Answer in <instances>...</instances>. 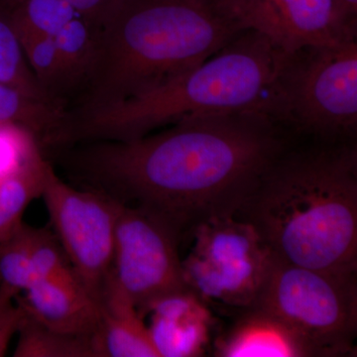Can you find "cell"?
Returning a JSON list of instances; mask_svg holds the SVG:
<instances>
[{
    "mask_svg": "<svg viewBox=\"0 0 357 357\" xmlns=\"http://www.w3.org/2000/svg\"><path fill=\"white\" fill-rule=\"evenodd\" d=\"M0 126H2V124H1V123H0Z\"/></svg>",
    "mask_w": 357,
    "mask_h": 357,
    "instance_id": "28",
    "label": "cell"
},
{
    "mask_svg": "<svg viewBox=\"0 0 357 357\" xmlns=\"http://www.w3.org/2000/svg\"><path fill=\"white\" fill-rule=\"evenodd\" d=\"M260 112L292 140L357 141V40L285 53Z\"/></svg>",
    "mask_w": 357,
    "mask_h": 357,
    "instance_id": "5",
    "label": "cell"
},
{
    "mask_svg": "<svg viewBox=\"0 0 357 357\" xmlns=\"http://www.w3.org/2000/svg\"><path fill=\"white\" fill-rule=\"evenodd\" d=\"M100 29L77 16L54 36L57 46L66 96L79 93L88 79L98 50Z\"/></svg>",
    "mask_w": 357,
    "mask_h": 357,
    "instance_id": "16",
    "label": "cell"
},
{
    "mask_svg": "<svg viewBox=\"0 0 357 357\" xmlns=\"http://www.w3.org/2000/svg\"><path fill=\"white\" fill-rule=\"evenodd\" d=\"M16 33L55 36L70 20L81 16L65 0H6Z\"/></svg>",
    "mask_w": 357,
    "mask_h": 357,
    "instance_id": "21",
    "label": "cell"
},
{
    "mask_svg": "<svg viewBox=\"0 0 357 357\" xmlns=\"http://www.w3.org/2000/svg\"><path fill=\"white\" fill-rule=\"evenodd\" d=\"M69 121L67 107L37 100L0 83V123L25 128L42 144L59 145Z\"/></svg>",
    "mask_w": 357,
    "mask_h": 357,
    "instance_id": "15",
    "label": "cell"
},
{
    "mask_svg": "<svg viewBox=\"0 0 357 357\" xmlns=\"http://www.w3.org/2000/svg\"><path fill=\"white\" fill-rule=\"evenodd\" d=\"M241 31L211 0H121L100 29L95 63L70 110L149 93L208 60Z\"/></svg>",
    "mask_w": 357,
    "mask_h": 357,
    "instance_id": "3",
    "label": "cell"
},
{
    "mask_svg": "<svg viewBox=\"0 0 357 357\" xmlns=\"http://www.w3.org/2000/svg\"><path fill=\"white\" fill-rule=\"evenodd\" d=\"M236 215L282 261L357 274V141H289Z\"/></svg>",
    "mask_w": 357,
    "mask_h": 357,
    "instance_id": "2",
    "label": "cell"
},
{
    "mask_svg": "<svg viewBox=\"0 0 357 357\" xmlns=\"http://www.w3.org/2000/svg\"><path fill=\"white\" fill-rule=\"evenodd\" d=\"M31 260L36 278L83 286L57 237L48 230L33 227Z\"/></svg>",
    "mask_w": 357,
    "mask_h": 357,
    "instance_id": "23",
    "label": "cell"
},
{
    "mask_svg": "<svg viewBox=\"0 0 357 357\" xmlns=\"http://www.w3.org/2000/svg\"><path fill=\"white\" fill-rule=\"evenodd\" d=\"M93 27L100 29L121 0H65Z\"/></svg>",
    "mask_w": 357,
    "mask_h": 357,
    "instance_id": "25",
    "label": "cell"
},
{
    "mask_svg": "<svg viewBox=\"0 0 357 357\" xmlns=\"http://www.w3.org/2000/svg\"><path fill=\"white\" fill-rule=\"evenodd\" d=\"M17 35L26 61L37 81L54 98L66 105L62 66L54 37L33 32Z\"/></svg>",
    "mask_w": 357,
    "mask_h": 357,
    "instance_id": "22",
    "label": "cell"
},
{
    "mask_svg": "<svg viewBox=\"0 0 357 357\" xmlns=\"http://www.w3.org/2000/svg\"><path fill=\"white\" fill-rule=\"evenodd\" d=\"M290 138L261 112L190 117L129 141H93L77 171L102 191L153 211L183 237L201 220L236 215Z\"/></svg>",
    "mask_w": 357,
    "mask_h": 357,
    "instance_id": "1",
    "label": "cell"
},
{
    "mask_svg": "<svg viewBox=\"0 0 357 357\" xmlns=\"http://www.w3.org/2000/svg\"><path fill=\"white\" fill-rule=\"evenodd\" d=\"M139 312L148 317L145 324L158 357L206 354L215 319L211 307L190 289L160 297Z\"/></svg>",
    "mask_w": 357,
    "mask_h": 357,
    "instance_id": "11",
    "label": "cell"
},
{
    "mask_svg": "<svg viewBox=\"0 0 357 357\" xmlns=\"http://www.w3.org/2000/svg\"><path fill=\"white\" fill-rule=\"evenodd\" d=\"M30 131L13 124L0 126V178L10 175L41 154Z\"/></svg>",
    "mask_w": 357,
    "mask_h": 357,
    "instance_id": "24",
    "label": "cell"
},
{
    "mask_svg": "<svg viewBox=\"0 0 357 357\" xmlns=\"http://www.w3.org/2000/svg\"><path fill=\"white\" fill-rule=\"evenodd\" d=\"M183 239L191 243L181 257L188 289L211 310L241 312L253 307L273 255L250 223L236 215H213Z\"/></svg>",
    "mask_w": 357,
    "mask_h": 357,
    "instance_id": "7",
    "label": "cell"
},
{
    "mask_svg": "<svg viewBox=\"0 0 357 357\" xmlns=\"http://www.w3.org/2000/svg\"><path fill=\"white\" fill-rule=\"evenodd\" d=\"M335 2L347 17L357 21V0H335Z\"/></svg>",
    "mask_w": 357,
    "mask_h": 357,
    "instance_id": "27",
    "label": "cell"
},
{
    "mask_svg": "<svg viewBox=\"0 0 357 357\" xmlns=\"http://www.w3.org/2000/svg\"><path fill=\"white\" fill-rule=\"evenodd\" d=\"M285 53L264 35L243 30L208 60L149 93L70 112L65 143L129 141L190 117L260 112Z\"/></svg>",
    "mask_w": 357,
    "mask_h": 357,
    "instance_id": "4",
    "label": "cell"
},
{
    "mask_svg": "<svg viewBox=\"0 0 357 357\" xmlns=\"http://www.w3.org/2000/svg\"><path fill=\"white\" fill-rule=\"evenodd\" d=\"M48 164L40 154L16 172L0 178V241L20 227L27 206L42 196Z\"/></svg>",
    "mask_w": 357,
    "mask_h": 357,
    "instance_id": "17",
    "label": "cell"
},
{
    "mask_svg": "<svg viewBox=\"0 0 357 357\" xmlns=\"http://www.w3.org/2000/svg\"><path fill=\"white\" fill-rule=\"evenodd\" d=\"M41 197L75 273L98 302L112 273L121 202L102 191L75 189L58 177L50 163Z\"/></svg>",
    "mask_w": 357,
    "mask_h": 357,
    "instance_id": "8",
    "label": "cell"
},
{
    "mask_svg": "<svg viewBox=\"0 0 357 357\" xmlns=\"http://www.w3.org/2000/svg\"><path fill=\"white\" fill-rule=\"evenodd\" d=\"M33 227L22 222L0 241V306L15 301L36 279L31 260Z\"/></svg>",
    "mask_w": 357,
    "mask_h": 357,
    "instance_id": "20",
    "label": "cell"
},
{
    "mask_svg": "<svg viewBox=\"0 0 357 357\" xmlns=\"http://www.w3.org/2000/svg\"><path fill=\"white\" fill-rule=\"evenodd\" d=\"M180 232L153 211L121 204L110 276L137 307L188 289L181 263Z\"/></svg>",
    "mask_w": 357,
    "mask_h": 357,
    "instance_id": "9",
    "label": "cell"
},
{
    "mask_svg": "<svg viewBox=\"0 0 357 357\" xmlns=\"http://www.w3.org/2000/svg\"><path fill=\"white\" fill-rule=\"evenodd\" d=\"M26 312L51 330L70 335H95L98 302L81 285L36 278L15 299Z\"/></svg>",
    "mask_w": 357,
    "mask_h": 357,
    "instance_id": "12",
    "label": "cell"
},
{
    "mask_svg": "<svg viewBox=\"0 0 357 357\" xmlns=\"http://www.w3.org/2000/svg\"><path fill=\"white\" fill-rule=\"evenodd\" d=\"M213 344L218 357H314L309 345L273 314L250 307Z\"/></svg>",
    "mask_w": 357,
    "mask_h": 357,
    "instance_id": "13",
    "label": "cell"
},
{
    "mask_svg": "<svg viewBox=\"0 0 357 357\" xmlns=\"http://www.w3.org/2000/svg\"><path fill=\"white\" fill-rule=\"evenodd\" d=\"M0 83L37 100L67 107L39 84L28 66L6 0H0Z\"/></svg>",
    "mask_w": 357,
    "mask_h": 357,
    "instance_id": "19",
    "label": "cell"
},
{
    "mask_svg": "<svg viewBox=\"0 0 357 357\" xmlns=\"http://www.w3.org/2000/svg\"><path fill=\"white\" fill-rule=\"evenodd\" d=\"M243 30L266 36L284 52L312 45L357 40V21L347 17L335 0H211Z\"/></svg>",
    "mask_w": 357,
    "mask_h": 357,
    "instance_id": "10",
    "label": "cell"
},
{
    "mask_svg": "<svg viewBox=\"0 0 357 357\" xmlns=\"http://www.w3.org/2000/svg\"><path fill=\"white\" fill-rule=\"evenodd\" d=\"M95 333L98 357H158L144 318L112 276L98 301Z\"/></svg>",
    "mask_w": 357,
    "mask_h": 357,
    "instance_id": "14",
    "label": "cell"
},
{
    "mask_svg": "<svg viewBox=\"0 0 357 357\" xmlns=\"http://www.w3.org/2000/svg\"><path fill=\"white\" fill-rule=\"evenodd\" d=\"M25 314L24 307L18 302L0 306V357L6 356L11 340L20 331Z\"/></svg>",
    "mask_w": 357,
    "mask_h": 357,
    "instance_id": "26",
    "label": "cell"
},
{
    "mask_svg": "<svg viewBox=\"0 0 357 357\" xmlns=\"http://www.w3.org/2000/svg\"><path fill=\"white\" fill-rule=\"evenodd\" d=\"M356 276L297 266L273 255L252 307L290 326L314 357L352 356L357 333Z\"/></svg>",
    "mask_w": 357,
    "mask_h": 357,
    "instance_id": "6",
    "label": "cell"
},
{
    "mask_svg": "<svg viewBox=\"0 0 357 357\" xmlns=\"http://www.w3.org/2000/svg\"><path fill=\"white\" fill-rule=\"evenodd\" d=\"M17 335L14 357H98L95 335L56 332L27 312Z\"/></svg>",
    "mask_w": 357,
    "mask_h": 357,
    "instance_id": "18",
    "label": "cell"
}]
</instances>
